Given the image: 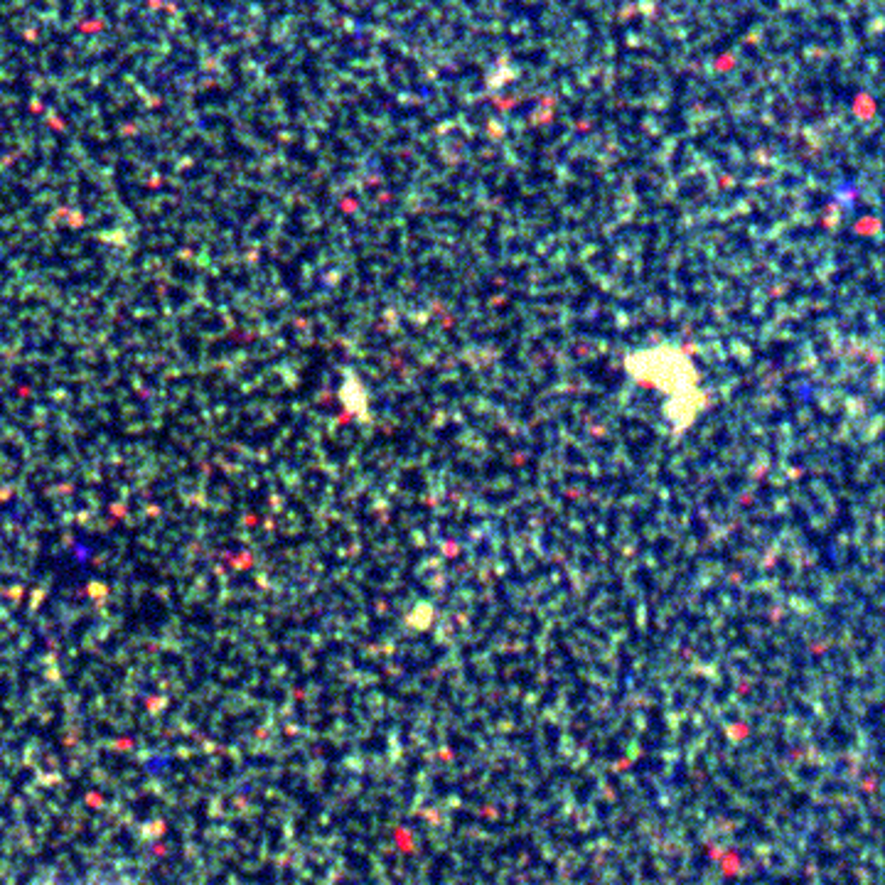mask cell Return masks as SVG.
Returning a JSON list of instances; mask_svg holds the SVG:
<instances>
[]
</instances>
